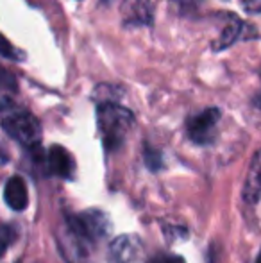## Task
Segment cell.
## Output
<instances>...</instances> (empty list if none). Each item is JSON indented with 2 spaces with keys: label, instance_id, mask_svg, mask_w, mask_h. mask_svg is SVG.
Instances as JSON below:
<instances>
[{
  "label": "cell",
  "instance_id": "cell-1",
  "mask_svg": "<svg viewBox=\"0 0 261 263\" xmlns=\"http://www.w3.org/2000/svg\"><path fill=\"white\" fill-rule=\"evenodd\" d=\"M98 129L108 151L118 149L126 136L134 125V117L129 109L115 104V102H102L98 106Z\"/></svg>",
  "mask_w": 261,
  "mask_h": 263
},
{
  "label": "cell",
  "instance_id": "cell-2",
  "mask_svg": "<svg viewBox=\"0 0 261 263\" xmlns=\"http://www.w3.org/2000/svg\"><path fill=\"white\" fill-rule=\"evenodd\" d=\"M4 129L9 133L11 138H14L18 143H22L27 149L39 147L42 140V127L36 117L25 111H13L11 115L4 117Z\"/></svg>",
  "mask_w": 261,
  "mask_h": 263
},
{
  "label": "cell",
  "instance_id": "cell-3",
  "mask_svg": "<svg viewBox=\"0 0 261 263\" xmlns=\"http://www.w3.org/2000/svg\"><path fill=\"white\" fill-rule=\"evenodd\" d=\"M68 228L79 240H97L102 238L109 233V218L104 211L101 210H90L86 213L72 215L66 218Z\"/></svg>",
  "mask_w": 261,
  "mask_h": 263
},
{
  "label": "cell",
  "instance_id": "cell-4",
  "mask_svg": "<svg viewBox=\"0 0 261 263\" xmlns=\"http://www.w3.org/2000/svg\"><path fill=\"white\" fill-rule=\"evenodd\" d=\"M218 120H220V109H216V107H208V109L200 111V113L186 122L188 136L195 143H200V145L211 143L213 138H215Z\"/></svg>",
  "mask_w": 261,
  "mask_h": 263
},
{
  "label": "cell",
  "instance_id": "cell-5",
  "mask_svg": "<svg viewBox=\"0 0 261 263\" xmlns=\"http://www.w3.org/2000/svg\"><path fill=\"white\" fill-rule=\"evenodd\" d=\"M113 263H143V247L134 236H118L109 246Z\"/></svg>",
  "mask_w": 261,
  "mask_h": 263
},
{
  "label": "cell",
  "instance_id": "cell-6",
  "mask_svg": "<svg viewBox=\"0 0 261 263\" xmlns=\"http://www.w3.org/2000/svg\"><path fill=\"white\" fill-rule=\"evenodd\" d=\"M242 195L249 204H256L261 199V149L256 151V154L252 156Z\"/></svg>",
  "mask_w": 261,
  "mask_h": 263
},
{
  "label": "cell",
  "instance_id": "cell-7",
  "mask_svg": "<svg viewBox=\"0 0 261 263\" xmlns=\"http://www.w3.org/2000/svg\"><path fill=\"white\" fill-rule=\"evenodd\" d=\"M4 199H6V204L14 211H24L27 208V186L20 176H13L7 179L6 186H4Z\"/></svg>",
  "mask_w": 261,
  "mask_h": 263
},
{
  "label": "cell",
  "instance_id": "cell-8",
  "mask_svg": "<svg viewBox=\"0 0 261 263\" xmlns=\"http://www.w3.org/2000/svg\"><path fill=\"white\" fill-rule=\"evenodd\" d=\"M122 16L129 25L150 24L152 7H150L149 0H126L122 6Z\"/></svg>",
  "mask_w": 261,
  "mask_h": 263
},
{
  "label": "cell",
  "instance_id": "cell-9",
  "mask_svg": "<svg viewBox=\"0 0 261 263\" xmlns=\"http://www.w3.org/2000/svg\"><path fill=\"white\" fill-rule=\"evenodd\" d=\"M47 165H49V170L54 174V176L66 177V179L72 176L73 159L65 147H61V145L50 147L49 156H47Z\"/></svg>",
  "mask_w": 261,
  "mask_h": 263
},
{
  "label": "cell",
  "instance_id": "cell-10",
  "mask_svg": "<svg viewBox=\"0 0 261 263\" xmlns=\"http://www.w3.org/2000/svg\"><path fill=\"white\" fill-rule=\"evenodd\" d=\"M242 29H244V24H242L238 18H231L229 24H227L226 29L222 31V34L218 36V40L213 42V50H215V52H220V50L231 47L238 40Z\"/></svg>",
  "mask_w": 261,
  "mask_h": 263
},
{
  "label": "cell",
  "instance_id": "cell-11",
  "mask_svg": "<svg viewBox=\"0 0 261 263\" xmlns=\"http://www.w3.org/2000/svg\"><path fill=\"white\" fill-rule=\"evenodd\" d=\"M242 6L249 13H258L261 11V0H242Z\"/></svg>",
  "mask_w": 261,
  "mask_h": 263
},
{
  "label": "cell",
  "instance_id": "cell-12",
  "mask_svg": "<svg viewBox=\"0 0 261 263\" xmlns=\"http://www.w3.org/2000/svg\"><path fill=\"white\" fill-rule=\"evenodd\" d=\"M152 263H185L181 256H157Z\"/></svg>",
  "mask_w": 261,
  "mask_h": 263
},
{
  "label": "cell",
  "instance_id": "cell-13",
  "mask_svg": "<svg viewBox=\"0 0 261 263\" xmlns=\"http://www.w3.org/2000/svg\"><path fill=\"white\" fill-rule=\"evenodd\" d=\"M4 55H11V58H22V52H18L16 49L14 50H9V45H7V42H6V45H4Z\"/></svg>",
  "mask_w": 261,
  "mask_h": 263
},
{
  "label": "cell",
  "instance_id": "cell-14",
  "mask_svg": "<svg viewBox=\"0 0 261 263\" xmlns=\"http://www.w3.org/2000/svg\"><path fill=\"white\" fill-rule=\"evenodd\" d=\"M256 263H261V253H259V256H258V260H256Z\"/></svg>",
  "mask_w": 261,
  "mask_h": 263
},
{
  "label": "cell",
  "instance_id": "cell-15",
  "mask_svg": "<svg viewBox=\"0 0 261 263\" xmlns=\"http://www.w3.org/2000/svg\"><path fill=\"white\" fill-rule=\"evenodd\" d=\"M258 106H259V107H261V97H259V99H258Z\"/></svg>",
  "mask_w": 261,
  "mask_h": 263
}]
</instances>
